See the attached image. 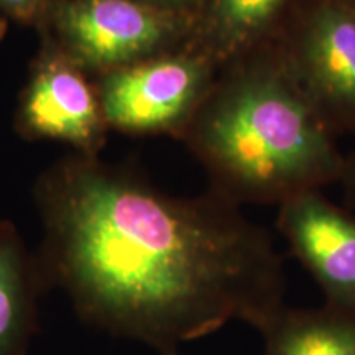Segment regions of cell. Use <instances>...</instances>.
<instances>
[{
  "label": "cell",
  "instance_id": "cell-1",
  "mask_svg": "<svg viewBox=\"0 0 355 355\" xmlns=\"http://www.w3.org/2000/svg\"><path fill=\"white\" fill-rule=\"evenodd\" d=\"M37 260L84 322L157 352L224 329L261 331L285 306L272 235L211 188L173 196L127 166L73 153L35 186Z\"/></svg>",
  "mask_w": 355,
  "mask_h": 355
},
{
  "label": "cell",
  "instance_id": "cell-2",
  "mask_svg": "<svg viewBox=\"0 0 355 355\" xmlns=\"http://www.w3.org/2000/svg\"><path fill=\"white\" fill-rule=\"evenodd\" d=\"M181 141L211 189L241 207L322 191L345 159L275 44L222 66Z\"/></svg>",
  "mask_w": 355,
  "mask_h": 355
},
{
  "label": "cell",
  "instance_id": "cell-3",
  "mask_svg": "<svg viewBox=\"0 0 355 355\" xmlns=\"http://www.w3.org/2000/svg\"><path fill=\"white\" fill-rule=\"evenodd\" d=\"M194 19L141 0H55L38 30L96 78L184 46Z\"/></svg>",
  "mask_w": 355,
  "mask_h": 355
},
{
  "label": "cell",
  "instance_id": "cell-4",
  "mask_svg": "<svg viewBox=\"0 0 355 355\" xmlns=\"http://www.w3.org/2000/svg\"><path fill=\"white\" fill-rule=\"evenodd\" d=\"M220 68L191 44L92 78L109 128L181 140Z\"/></svg>",
  "mask_w": 355,
  "mask_h": 355
},
{
  "label": "cell",
  "instance_id": "cell-5",
  "mask_svg": "<svg viewBox=\"0 0 355 355\" xmlns=\"http://www.w3.org/2000/svg\"><path fill=\"white\" fill-rule=\"evenodd\" d=\"M275 46L331 132L355 135L354 3L301 0Z\"/></svg>",
  "mask_w": 355,
  "mask_h": 355
},
{
  "label": "cell",
  "instance_id": "cell-6",
  "mask_svg": "<svg viewBox=\"0 0 355 355\" xmlns=\"http://www.w3.org/2000/svg\"><path fill=\"white\" fill-rule=\"evenodd\" d=\"M15 128L24 139L61 141L86 157H99L105 145L109 127L94 79L46 37L20 94Z\"/></svg>",
  "mask_w": 355,
  "mask_h": 355
},
{
  "label": "cell",
  "instance_id": "cell-7",
  "mask_svg": "<svg viewBox=\"0 0 355 355\" xmlns=\"http://www.w3.org/2000/svg\"><path fill=\"white\" fill-rule=\"evenodd\" d=\"M277 227L322 291L324 304L355 316V214L322 191L278 206Z\"/></svg>",
  "mask_w": 355,
  "mask_h": 355
},
{
  "label": "cell",
  "instance_id": "cell-8",
  "mask_svg": "<svg viewBox=\"0 0 355 355\" xmlns=\"http://www.w3.org/2000/svg\"><path fill=\"white\" fill-rule=\"evenodd\" d=\"M301 0H206L194 19L191 46L222 68L277 43Z\"/></svg>",
  "mask_w": 355,
  "mask_h": 355
},
{
  "label": "cell",
  "instance_id": "cell-9",
  "mask_svg": "<svg viewBox=\"0 0 355 355\" xmlns=\"http://www.w3.org/2000/svg\"><path fill=\"white\" fill-rule=\"evenodd\" d=\"M44 288L37 255L10 220L0 222V355H28Z\"/></svg>",
  "mask_w": 355,
  "mask_h": 355
},
{
  "label": "cell",
  "instance_id": "cell-10",
  "mask_svg": "<svg viewBox=\"0 0 355 355\" xmlns=\"http://www.w3.org/2000/svg\"><path fill=\"white\" fill-rule=\"evenodd\" d=\"M263 355H355V316L283 306L263 329Z\"/></svg>",
  "mask_w": 355,
  "mask_h": 355
},
{
  "label": "cell",
  "instance_id": "cell-11",
  "mask_svg": "<svg viewBox=\"0 0 355 355\" xmlns=\"http://www.w3.org/2000/svg\"><path fill=\"white\" fill-rule=\"evenodd\" d=\"M55 0H0V15L40 28Z\"/></svg>",
  "mask_w": 355,
  "mask_h": 355
},
{
  "label": "cell",
  "instance_id": "cell-12",
  "mask_svg": "<svg viewBox=\"0 0 355 355\" xmlns=\"http://www.w3.org/2000/svg\"><path fill=\"white\" fill-rule=\"evenodd\" d=\"M141 2L157 8H162V10L166 12L184 13V15L196 17L206 0H141Z\"/></svg>",
  "mask_w": 355,
  "mask_h": 355
},
{
  "label": "cell",
  "instance_id": "cell-13",
  "mask_svg": "<svg viewBox=\"0 0 355 355\" xmlns=\"http://www.w3.org/2000/svg\"><path fill=\"white\" fill-rule=\"evenodd\" d=\"M339 184L344 188L345 199L349 202V209L355 214V150L350 153H345L344 168Z\"/></svg>",
  "mask_w": 355,
  "mask_h": 355
},
{
  "label": "cell",
  "instance_id": "cell-14",
  "mask_svg": "<svg viewBox=\"0 0 355 355\" xmlns=\"http://www.w3.org/2000/svg\"><path fill=\"white\" fill-rule=\"evenodd\" d=\"M6 32H7V19L3 15H0V40L3 38Z\"/></svg>",
  "mask_w": 355,
  "mask_h": 355
},
{
  "label": "cell",
  "instance_id": "cell-15",
  "mask_svg": "<svg viewBox=\"0 0 355 355\" xmlns=\"http://www.w3.org/2000/svg\"><path fill=\"white\" fill-rule=\"evenodd\" d=\"M162 355H184L181 350H171V352H166V354H162Z\"/></svg>",
  "mask_w": 355,
  "mask_h": 355
},
{
  "label": "cell",
  "instance_id": "cell-16",
  "mask_svg": "<svg viewBox=\"0 0 355 355\" xmlns=\"http://www.w3.org/2000/svg\"><path fill=\"white\" fill-rule=\"evenodd\" d=\"M347 2H350V3H354V6H355V0H347Z\"/></svg>",
  "mask_w": 355,
  "mask_h": 355
}]
</instances>
